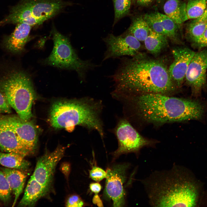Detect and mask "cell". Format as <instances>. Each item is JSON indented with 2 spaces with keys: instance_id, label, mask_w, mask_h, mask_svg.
I'll use <instances>...</instances> for the list:
<instances>
[{
  "instance_id": "6da1fadb",
  "label": "cell",
  "mask_w": 207,
  "mask_h": 207,
  "mask_svg": "<svg viewBox=\"0 0 207 207\" xmlns=\"http://www.w3.org/2000/svg\"><path fill=\"white\" fill-rule=\"evenodd\" d=\"M112 77L114 97L148 93L167 95L177 88L164 62L139 53L131 59H122Z\"/></svg>"
},
{
  "instance_id": "7a4b0ae2",
  "label": "cell",
  "mask_w": 207,
  "mask_h": 207,
  "mask_svg": "<svg viewBox=\"0 0 207 207\" xmlns=\"http://www.w3.org/2000/svg\"><path fill=\"white\" fill-rule=\"evenodd\" d=\"M141 181L152 206L193 207L198 204L200 187L188 170L180 166L156 171Z\"/></svg>"
},
{
  "instance_id": "3957f363",
  "label": "cell",
  "mask_w": 207,
  "mask_h": 207,
  "mask_svg": "<svg viewBox=\"0 0 207 207\" xmlns=\"http://www.w3.org/2000/svg\"><path fill=\"white\" fill-rule=\"evenodd\" d=\"M138 115L147 122L163 124L199 119L204 112L198 101L160 93L129 96Z\"/></svg>"
},
{
  "instance_id": "277c9868",
  "label": "cell",
  "mask_w": 207,
  "mask_h": 207,
  "mask_svg": "<svg viewBox=\"0 0 207 207\" xmlns=\"http://www.w3.org/2000/svg\"><path fill=\"white\" fill-rule=\"evenodd\" d=\"M102 109L101 101L88 97L58 101L51 108L50 122L55 129L80 125L90 131L95 130L102 139L104 133L100 117Z\"/></svg>"
},
{
  "instance_id": "5b68a950",
  "label": "cell",
  "mask_w": 207,
  "mask_h": 207,
  "mask_svg": "<svg viewBox=\"0 0 207 207\" xmlns=\"http://www.w3.org/2000/svg\"><path fill=\"white\" fill-rule=\"evenodd\" d=\"M0 72V92L22 119L32 116V103L35 92L31 78L23 71L14 67L2 68Z\"/></svg>"
},
{
  "instance_id": "8992f818",
  "label": "cell",
  "mask_w": 207,
  "mask_h": 207,
  "mask_svg": "<svg viewBox=\"0 0 207 207\" xmlns=\"http://www.w3.org/2000/svg\"><path fill=\"white\" fill-rule=\"evenodd\" d=\"M69 3L64 0H21L0 23L39 26L59 14Z\"/></svg>"
},
{
  "instance_id": "52a82bcc",
  "label": "cell",
  "mask_w": 207,
  "mask_h": 207,
  "mask_svg": "<svg viewBox=\"0 0 207 207\" xmlns=\"http://www.w3.org/2000/svg\"><path fill=\"white\" fill-rule=\"evenodd\" d=\"M54 45L51 54L45 60L47 64L62 69L74 70L81 79L85 78L89 70L97 66L89 60L80 59L69 39L55 27L52 30Z\"/></svg>"
},
{
  "instance_id": "ba28073f",
  "label": "cell",
  "mask_w": 207,
  "mask_h": 207,
  "mask_svg": "<svg viewBox=\"0 0 207 207\" xmlns=\"http://www.w3.org/2000/svg\"><path fill=\"white\" fill-rule=\"evenodd\" d=\"M113 131L118 145L113 154L115 158L124 154L137 152L142 147L152 145L154 143L141 136L124 118L119 120Z\"/></svg>"
},
{
  "instance_id": "9c48e42d",
  "label": "cell",
  "mask_w": 207,
  "mask_h": 207,
  "mask_svg": "<svg viewBox=\"0 0 207 207\" xmlns=\"http://www.w3.org/2000/svg\"><path fill=\"white\" fill-rule=\"evenodd\" d=\"M126 164H117L107 168L105 192L113 202L114 207H122L125 203L123 184L129 166Z\"/></svg>"
},
{
  "instance_id": "30bf717a",
  "label": "cell",
  "mask_w": 207,
  "mask_h": 207,
  "mask_svg": "<svg viewBox=\"0 0 207 207\" xmlns=\"http://www.w3.org/2000/svg\"><path fill=\"white\" fill-rule=\"evenodd\" d=\"M207 49L195 52L189 65L185 74L186 84L193 95H198L206 86Z\"/></svg>"
},
{
  "instance_id": "8fae6325",
  "label": "cell",
  "mask_w": 207,
  "mask_h": 207,
  "mask_svg": "<svg viewBox=\"0 0 207 207\" xmlns=\"http://www.w3.org/2000/svg\"><path fill=\"white\" fill-rule=\"evenodd\" d=\"M103 41L106 49L103 61L125 55L133 56L139 53L141 46L140 41L130 34L116 36L110 34Z\"/></svg>"
},
{
  "instance_id": "7c38bea8",
  "label": "cell",
  "mask_w": 207,
  "mask_h": 207,
  "mask_svg": "<svg viewBox=\"0 0 207 207\" xmlns=\"http://www.w3.org/2000/svg\"><path fill=\"white\" fill-rule=\"evenodd\" d=\"M66 148L58 147L52 152L46 153L37 160L32 176L49 190L56 165L64 156Z\"/></svg>"
},
{
  "instance_id": "4fadbf2b",
  "label": "cell",
  "mask_w": 207,
  "mask_h": 207,
  "mask_svg": "<svg viewBox=\"0 0 207 207\" xmlns=\"http://www.w3.org/2000/svg\"><path fill=\"white\" fill-rule=\"evenodd\" d=\"M3 116L26 150L30 153L33 152L36 147L38 140L37 130L34 124L30 120H24L18 116Z\"/></svg>"
},
{
  "instance_id": "5bb4252c",
  "label": "cell",
  "mask_w": 207,
  "mask_h": 207,
  "mask_svg": "<svg viewBox=\"0 0 207 207\" xmlns=\"http://www.w3.org/2000/svg\"><path fill=\"white\" fill-rule=\"evenodd\" d=\"M195 53L186 47H177L172 49L174 60L168 70L172 80L177 87L182 84L189 65Z\"/></svg>"
},
{
  "instance_id": "9a60e30c",
  "label": "cell",
  "mask_w": 207,
  "mask_h": 207,
  "mask_svg": "<svg viewBox=\"0 0 207 207\" xmlns=\"http://www.w3.org/2000/svg\"><path fill=\"white\" fill-rule=\"evenodd\" d=\"M0 148L5 152H12L25 157L30 153L19 139L3 116H0Z\"/></svg>"
},
{
  "instance_id": "2e32d148",
  "label": "cell",
  "mask_w": 207,
  "mask_h": 207,
  "mask_svg": "<svg viewBox=\"0 0 207 207\" xmlns=\"http://www.w3.org/2000/svg\"><path fill=\"white\" fill-rule=\"evenodd\" d=\"M32 27L26 23L17 24L13 32L4 39L3 45L5 48L13 53L18 54L22 52L29 39Z\"/></svg>"
},
{
  "instance_id": "e0dca14e",
  "label": "cell",
  "mask_w": 207,
  "mask_h": 207,
  "mask_svg": "<svg viewBox=\"0 0 207 207\" xmlns=\"http://www.w3.org/2000/svg\"><path fill=\"white\" fill-rule=\"evenodd\" d=\"M49 190L32 176L28 181L24 195L18 206H34L38 200L45 195Z\"/></svg>"
},
{
  "instance_id": "ac0fdd59",
  "label": "cell",
  "mask_w": 207,
  "mask_h": 207,
  "mask_svg": "<svg viewBox=\"0 0 207 207\" xmlns=\"http://www.w3.org/2000/svg\"><path fill=\"white\" fill-rule=\"evenodd\" d=\"M2 170L14 195L12 207L15 205L22 193L26 178V175L22 170L9 168H4Z\"/></svg>"
},
{
  "instance_id": "d6986e66",
  "label": "cell",
  "mask_w": 207,
  "mask_h": 207,
  "mask_svg": "<svg viewBox=\"0 0 207 207\" xmlns=\"http://www.w3.org/2000/svg\"><path fill=\"white\" fill-rule=\"evenodd\" d=\"M186 4L181 0H168L164 6L165 15L179 26L188 20L186 11Z\"/></svg>"
},
{
  "instance_id": "ffe728a7",
  "label": "cell",
  "mask_w": 207,
  "mask_h": 207,
  "mask_svg": "<svg viewBox=\"0 0 207 207\" xmlns=\"http://www.w3.org/2000/svg\"><path fill=\"white\" fill-rule=\"evenodd\" d=\"M24 157L16 153L0 152V164L7 168L25 170L30 163L25 160Z\"/></svg>"
},
{
  "instance_id": "44dd1931",
  "label": "cell",
  "mask_w": 207,
  "mask_h": 207,
  "mask_svg": "<svg viewBox=\"0 0 207 207\" xmlns=\"http://www.w3.org/2000/svg\"><path fill=\"white\" fill-rule=\"evenodd\" d=\"M167 38L166 35L156 32L150 28L149 34L144 41L145 47L152 54H158L167 46Z\"/></svg>"
},
{
  "instance_id": "7402d4cb",
  "label": "cell",
  "mask_w": 207,
  "mask_h": 207,
  "mask_svg": "<svg viewBox=\"0 0 207 207\" xmlns=\"http://www.w3.org/2000/svg\"><path fill=\"white\" fill-rule=\"evenodd\" d=\"M207 29V7L200 16L194 19L188 24L187 32L192 44L194 43Z\"/></svg>"
},
{
  "instance_id": "603a6c76",
  "label": "cell",
  "mask_w": 207,
  "mask_h": 207,
  "mask_svg": "<svg viewBox=\"0 0 207 207\" xmlns=\"http://www.w3.org/2000/svg\"><path fill=\"white\" fill-rule=\"evenodd\" d=\"M129 32L140 41H143L149 34L150 28L143 18L135 19L129 27Z\"/></svg>"
},
{
  "instance_id": "cb8c5ba5",
  "label": "cell",
  "mask_w": 207,
  "mask_h": 207,
  "mask_svg": "<svg viewBox=\"0 0 207 207\" xmlns=\"http://www.w3.org/2000/svg\"><path fill=\"white\" fill-rule=\"evenodd\" d=\"M207 7V0H190L186 6L188 19H195L202 15Z\"/></svg>"
},
{
  "instance_id": "d4e9b609",
  "label": "cell",
  "mask_w": 207,
  "mask_h": 207,
  "mask_svg": "<svg viewBox=\"0 0 207 207\" xmlns=\"http://www.w3.org/2000/svg\"><path fill=\"white\" fill-rule=\"evenodd\" d=\"M156 13L167 37L172 40H176L179 27L178 25L166 15L159 12Z\"/></svg>"
},
{
  "instance_id": "484cf974",
  "label": "cell",
  "mask_w": 207,
  "mask_h": 207,
  "mask_svg": "<svg viewBox=\"0 0 207 207\" xmlns=\"http://www.w3.org/2000/svg\"><path fill=\"white\" fill-rule=\"evenodd\" d=\"M143 18L151 30L166 36L156 13L146 14Z\"/></svg>"
},
{
  "instance_id": "4316f807",
  "label": "cell",
  "mask_w": 207,
  "mask_h": 207,
  "mask_svg": "<svg viewBox=\"0 0 207 207\" xmlns=\"http://www.w3.org/2000/svg\"><path fill=\"white\" fill-rule=\"evenodd\" d=\"M131 0H114L115 20H119L129 12Z\"/></svg>"
},
{
  "instance_id": "83f0119b",
  "label": "cell",
  "mask_w": 207,
  "mask_h": 207,
  "mask_svg": "<svg viewBox=\"0 0 207 207\" xmlns=\"http://www.w3.org/2000/svg\"><path fill=\"white\" fill-rule=\"evenodd\" d=\"M11 191L5 174L0 170V200L5 203L9 202Z\"/></svg>"
},
{
  "instance_id": "f1b7e54d",
  "label": "cell",
  "mask_w": 207,
  "mask_h": 207,
  "mask_svg": "<svg viewBox=\"0 0 207 207\" xmlns=\"http://www.w3.org/2000/svg\"><path fill=\"white\" fill-rule=\"evenodd\" d=\"M89 177L92 179L97 182L101 181L106 176V172L101 168L95 166L89 171Z\"/></svg>"
},
{
  "instance_id": "f546056e",
  "label": "cell",
  "mask_w": 207,
  "mask_h": 207,
  "mask_svg": "<svg viewBox=\"0 0 207 207\" xmlns=\"http://www.w3.org/2000/svg\"><path fill=\"white\" fill-rule=\"evenodd\" d=\"M84 203L81 198L78 195H73L68 199L66 206L69 207H82Z\"/></svg>"
},
{
  "instance_id": "4dcf8cb0",
  "label": "cell",
  "mask_w": 207,
  "mask_h": 207,
  "mask_svg": "<svg viewBox=\"0 0 207 207\" xmlns=\"http://www.w3.org/2000/svg\"><path fill=\"white\" fill-rule=\"evenodd\" d=\"M11 108L5 96L0 92V113L9 114L12 112Z\"/></svg>"
},
{
  "instance_id": "1f68e13d",
  "label": "cell",
  "mask_w": 207,
  "mask_h": 207,
  "mask_svg": "<svg viewBox=\"0 0 207 207\" xmlns=\"http://www.w3.org/2000/svg\"><path fill=\"white\" fill-rule=\"evenodd\" d=\"M192 44L193 47L198 49L207 47V29Z\"/></svg>"
},
{
  "instance_id": "d6a6232c",
  "label": "cell",
  "mask_w": 207,
  "mask_h": 207,
  "mask_svg": "<svg viewBox=\"0 0 207 207\" xmlns=\"http://www.w3.org/2000/svg\"><path fill=\"white\" fill-rule=\"evenodd\" d=\"M90 190L95 194H97L101 191V186L98 183H93L89 185Z\"/></svg>"
},
{
  "instance_id": "836d02e7",
  "label": "cell",
  "mask_w": 207,
  "mask_h": 207,
  "mask_svg": "<svg viewBox=\"0 0 207 207\" xmlns=\"http://www.w3.org/2000/svg\"><path fill=\"white\" fill-rule=\"evenodd\" d=\"M93 202L94 204H96L98 206H103L101 200L100 199L97 194H95L93 199Z\"/></svg>"
},
{
  "instance_id": "e575fe53",
  "label": "cell",
  "mask_w": 207,
  "mask_h": 207,
  "mask_svg": "<svg viewBox=\"0 0 207 207\" xmlns=\"http://www.w3.org/2000/svg\"><path fill=\"white\" fill-rule=\"evenodd\" d=\"M153 0H137V3L140 5H145L151 3Z\"/></svg>"
},
{
  "instance_id": "d590c367",
  "label": "cell",
  "mask_w": 207,
  "mask_h": 207,
  "mask_svg": "<svg viewBox=\"0 0 207 207\" xmlns=\"http://www.w3.org/2000/svg\"><path fill=\"white\" fill-rule=\"evenodd\" d=\"M158 1H161V0H158Z\"/></svg>"
}]
</instances>
